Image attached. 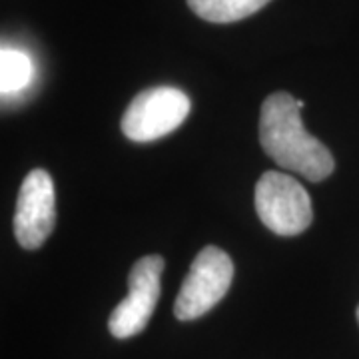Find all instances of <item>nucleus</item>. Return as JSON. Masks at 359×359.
Segmentation results:
<instances>
[{"instance_id": "9", "label": "nucleus", "mask_w": 359, "mask_h": 359, "mask_svg": "<svg viewBox=\"0 0 359 359\" xmlns=\"http://www.w3.org/2000/svg\"><path fill=\"white\" fill-rule=\"evenodd\" d=\"M358 323H359V306H358Z\"/></svg>"}, {"instance_id": "8", "label": "nucleus", "mask_w": 359, "mask_h": 359, "mask_svg": "<svg viewBox=\"0 0 359 359\" xmlns=\"http://www.w3.org/2000/svg\"><path fill=\"white\" fill-rule=\"evenodd\" d=\"M34 74L28 54L16 48L2 46L0 50V90L4 96L25 90Z\"/></svg>"}, {"instance_id": "3", "label": "nucleus", "mask_w": 359, "mask_h": 359, "mask_svg": "<svg viewBox=\"0 0 359 359\" xmlns=\"http://www.w3.org/2000/svg\"><path fill=\"white\" fill-rule=\"evenodd\" d=\"M233 280L230 256L216 245L204 248L190 266V271L174 302V316L182 321L202 318L228 294Z\"/></svg>"}, {"instance_id": "6", "label": "nucleus", "mask_w": 359, "mask_h": 359, "mask_svg": "<svg viewBox=\"0 0 359 359\" xmlns=\"http://www.w3.org/2000/svg\"><path fill=\"white\" fill-rule=\"evenodd\" d=\"M56 224V190L46 170H32L22 182L16 212L14 236L25 250H39Z\"/></svg>"}, {"instance_id": "7", "label": "nucleus", "mask_w": 359, "mask_h": 359, "mask_svg": "<svg viewBox=\"0 0 359 359\" xmlns=\"http://www.w3.org/2000/svg\"><path fill=\"white\" fill-rule=\"evenodd\" d=\"M268 2L269 0H188V6L208 22L228 25L256 14Z\"/></svg>"}, {"instance_id": "4", "label": "nucleus", "mask_w": 359, "mask_h": 359, "mask_svg": "<svg viewBox=\"0 0 359 359\" xmlns=\"http://www.w3.org/2000/svg\"><path fill=\"white\" fill-rule=\"evenodd\" d=\"M190 98L178 88L156 86L140 92L122 116V132L134 142H154L184 124Z\"/></svg>"}, {"instance_id": "2", "label": "nucleus", "mask_w": 359, "mask_h": 359, "mask_svg": "<svg viewBox=\"0 0 359 359\" xmlns=\"http://www.w3.org/2000/svg\"><path fill=\"white\" fill-rule=\"evenodd\" d=\"M256 212L264 226L278 236H297L313 219L308 190L282 172H266L257 180Z\"/></svg>"}, {"instance_id": "5", "label": "nucleus", "mask_w": 359, "mask_h": 359, "mask_svg": "<svg viewBox=\"0 0 359 359\" xmlns=\"http://www.w3.org/2000/svg\"><path fill=\"white\" fill-rule=\"evenodd\" d=\"M164 257H140L128 278V295L110 313L108 330L118 339L138 335L148 325L160 299V278L164 271Z\"/></svg>"}, {"instance_id": "1", "label": "nucleus", "mask_w": 359, "mask_h": 359, "mask_svg": "<svg viewBox=\"0 0 359 359\" xmlns=\"http://www.w3.org/2000/svg\"><path fill=\"white\" fill-rule=\"evenodd\" d=\"M299 112L302 108L292 94H269L262 104L259 142L278 166L311 182H321L334 172V156L306 132Z\"/></svg>"}]
</instances>
